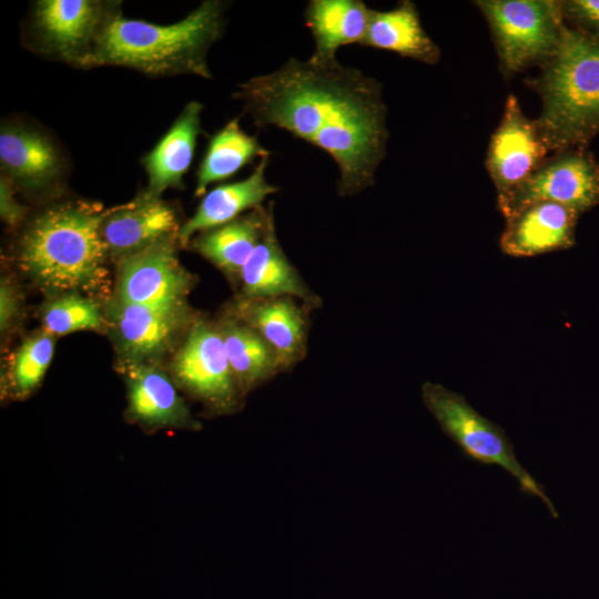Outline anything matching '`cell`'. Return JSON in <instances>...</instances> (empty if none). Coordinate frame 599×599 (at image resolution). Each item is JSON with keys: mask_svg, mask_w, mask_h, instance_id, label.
I'll return each mask as SVG.
<instances>
[{"mask_svg": "<svg viewBox=\"0 0 599 599\" xmlns=\"http://www.w3.org/2000/svg\"><path fill=\"white\" fill-rule=\"evenodd\" d=\"M370 10L361 0H311L305 10V23L315 43L309 59L333 61L341 47L362 44Z\"/></svg>", "mask_w": 599, "mask_h": 599, "instance_id": "cell-24", "label": "cell"}, {"mask_svg": "<svg viewBox=\"0 0 599 599\" xmlns=\"http://www.w3.org/2000/svg\"><path fill=\"white\" fill-rule=\"evenodd\" d=\"M224 8L221 1L206 0L167 26L126 19L110 9L79 67L119 65L154 77L194 74L210 79L207 52L223 32Z\"/></svg>", "mask_w": 599, "mask_h": 599, "instance_id": "cell-3", "label": "cell"}, {"mask_svg": "<svg viewBox=\"0 0 599 599\" xmlns=\"http://www.w3.org/2000/svg\"><path fill=\"white\" fill-rule=\"evenodd\" d=\"M258 140L244 132L238 119L227 122L211 136L196 172L195 196H203L209 185L230 179L256 158H270Z\"/></svg>", "mask_w": 599, "mask_h": 599, "instance_id": "cell-25", "label": "cell"}, {"mask_svg": "<svg viewBox=\"0 0 599 599\" xmlns=\"http://www.w3.org/2000/svg\"><path fill=\"white\" fill-rule=\"evenodd\" d=\"M274 222L273 204L263 205L240 217L195 235L189 245L240 285L241 272Z\"/></svg>", "mask_w": 599, "mask_h": 599, "instance_id": "cell-20", "label": "cell"}, {"mask_svg": "<svg viewBox=\"0 0 599 599\" xmlns=\"http://www.w3.org/2000/svg\"><path fill=\"white\" fill-rule=\"evenodd\" d=\"M16 187L12 182L1 174L0 177V216L10 226L19 225L28 213V207L16 197Z\"/></svg>", "mask_w": 599, "mask_h": 599, "instance_id": "cell-30", "label": "cell"}, {"mask_svg": "<svg viewBox=\"0 0 599 599\" xmlns=\"http://www.w3.org/2000/svg\"><path fill=\"white\" fill-rule=\"evenodd\" d=\"M309 306L292 296L243 298L236 296L226 311L256 331L274 349L285 370L307 352Z\"/></svg>", "mask_w": 599, "mask_h": 599, "instance_id": "cell-15", "label": "cell"}, {"mask_svg": "<svg viewBox=\"0 0 599 599\" xmlns=\"http://www.w3.org/2000/svg\"><path fill=\"white\" fill-rule=\"evenodd\" d=\"M177 387L212 415H231L244 405L216 321L196 317L171 364Z\"/></svg>", "mask_w": 599, "mask_h": 599, "instance_id": "cell-7", "label": "cell"}, {"mask_svg": "<svg viewBox=\"0 0 599 599\" xmlns=\"http://www.w3.org/2000/svg\"><path fill=\"white\" fill-rule=\"evenodd\" d=\"M236 385L245 396L284 372L274 349L229 311L216 319Z\"/></svg>", "mask_w": 599, "mask_h": 599, "instance_id": "cell-23", "label": "cell"}, {"mask_svg": "<svg viewBox=\"0 0 599 599\" xmlns=\"http://www.w3.org/2000/svg\"><path fill=\"white\" fill-rule=\"evenodd\" d=\"M41 323L43 331L52 336L79 331H101L106 325L99 304L74 292L49 301L42 311Z\"/></svg>", "mask_w": 599, "mask_h": 599, "instance_id": "cell-27", "label": "cell"}, {"mask_svg": "<svg viewBox=\"0 0 599 599\" xmlns=\"http://www.w3.org/2000/svg\"><path fill=\"white\" fill-rule=\"evenodd\" d=\"M565 23L599 41V0H561Z\"/></svg>", "mask_w": 599, "mask_h": 599, "instance_id": "cell-28", "label": "cell"}, {"mask_svg": "<svg viewBox=\"0 0 599 599\" xmlns=\"http://www.w3.org/2000/svg\"><path fill=\"white\" fill-rule=\"evenodd\" d=\"M54 338L42 331L28 337L14 352L6 390L16 399L28 398L41 384L53 357Z\"/></svg>", "mask_w": 599, "mask_h": 599, "instance_id": "cell-26", "label": "cell"}, {"mask_svg": "<svg viewBox=\"0 0 599 599\" xmlns=\"http://www.w3.org/2000/svg\"><path fill=\"white\" fill-rule=\"evenodd\" d=\"M550 153L536 119L528 118L517 97L509 94L485 161L497 200L525 181Z\"/></svg>", "mask_w": 599, "mask_h": 599, "instance_id": "cell-10", "label": "cell"}, {"mask_svg": "<svg viewBox=\"0 0 599 599\" xmlns=\"http://www.w3.org/2000/svg\"><path fill=\"white\" fill-rule=\"evenodd\" d=\"M525 82L540 98L536 122L550 152L588 148L599 134V41L565 23L554 57Z\"/></svg>", "mask_w": 599, "mask_h": 599, "instance_id": "cell-4", "label": "cell"}, {"mask_svg": "<svg viewBox=\"0 0 599 599\" xmlns=\"http://www.w3.org/2000/svg\"><path fill=\"white\" fill-rule=\"evenodd\" d=\"M203 104L190 101L169 131L142 160L148 175L144 193L160 199L167 189H181L201 133Z\"/></svg>", "mask_w": 599, "mask_h": 599, "instance_id": "cell-21", "label": "cell"}, {"mask_svg": "<svg viewBox=\"0 0 599 599\" xmlns=\"http://www.w3.org/2000/svg\"><path fill=\"white\" fill-rule=\"evenodd\" d=\"M580 213L551 201L528 203L506 220L501 251L514 257H531L575 245Z\"/></svg>", "mask_w": 599, "mask_h": 599, "instance_id": "cell-16", "label": "cell"}, {"mask_svg": "<svg viewBox=\"0 0 599 599\" xmlns=\"http://www.w3.org/2000/svg\"><path fill=\"white\" fill-rule=\"evenodd\" d=\"M422 399L441 430L468 459L501 467L517 480L524 495L539 498L552 518L559 517L545 487L520 465L514 444L498 424L480 415L463 395L437 383L423 384Z\"/></svg>", "mask_w": 599, "mask_h": 599, "instance_id": "cell-5", "label": "cell"}, {"mask_svg": "<svg viewBox=\"0 0 599 599\" xmlns=\"http://www.w3.org/2000/svg\"><path fill=\"white\" fill-rule=\"evenodd\" d=\"M238 286L236 296L243 298L292 296L311 308L321 304V298L284 253L276 236L275 222L271 223L244 264Z\"/></svg>", "mask_w": 599, "mask_h": 599, "instance_id": "cell-18", "label": "cell"}, {"mask_svg": "<svg viewBox=\"0 0 599 599\" xmlns=\"http://www.w3.org/2000/svg\"><path fill=\"white\" fill-rule=\"evenodd\" d=\"M363 45L395 52L429 65L440 59V49L424 29L416 4L403 0L390 10H370Z\"/></svg>", "mask_w": 599, "mask_h": 599, "instance_id": "cell-22", "label": "cell"}, {"mask_svg": "<svg viewBox=\"0 0 599 599\" xmlns=\"http://www.w3.org/2000/svg\"><path fill=\"white\" fill-rule=\"evenodd\" d=\"M267 163L268 158L260 159L246 179L220 184L206 192L194 214L181 225L177 232L179 244L186 246L195 235L262 206L263 202L278 190L266 179Z\"/></svg>", "mask_w": 599, "mask_h": 599, "instance_id": "cell-19", "label": "cell"}, {"mask_svg": "<svg viewBox=\"0 0 599 599\" xmlns=\"http://www.w3.org/2000/svg\"><path fill=\"white\" fill-rule=\"evenodd\" d=\"M1 174L16 189L31 194L55 190L65 173L62 154L52 140L23 124H6L0 132Z\"/></svg>", "mask_w": 599, "mask_h": 599, "instance_id": "cell-13", "label": "cell"}, {"mask_svg": "<svg viewBox=\"0 0 599 599\" xmlns=\"http://www.w3.org/2000/svg\"><path fill=\"white\" fill-rule=\"evenodd\" d=\"M261 129L275 126L323 150L337 164V191L356 195L374 185L389 138L382 84L337 59L290 58L233 93Z\"/></svg>", "mask_w": 599, "mask_h": 599, "instance_id": "cell-1", "label": "cell"}, {"mask_svg": "<svg viewBox=\"0 0 599 599\" xmlns=\"http://www.w3.org/2000/svg\"><path fill=\"white\" fill-rule=\"evenodd\" d=\"M108 315L125 363H149L164 355L197 317L189 306L129 304L114 297L108 305Z\"/></svg>", "mask_w": 599, "mask_h": 599, "instance_id": "cell-11", "label": "cell"}, {"mask_svg": "<svg viewBox=\"0 0 599 599\" xmlns=\"http://www.w3.org/2000/svg\"><path fill=\"white\" fill-rule=\"evenodd\" d=\"M177 244L173 234L118 261L114 298L148 306H187L194 278L179 260Z\"/></svg>", "mask_w": 599, "mask_h": 599, "instance_id": "cell-9", "label": "cell"}, {"mask_svg": "<svg viewBox=\"0 0 599 599\" xmlns=\"http://www.w3.org/2000/svg\"><path fill=\"white\" fill-rule=\"evenodd\" d=\"M21 297L13 282L2 277L0 283V328L7 333L20 316Z\"/></svg>", "mask_w": 599, "mask_h": 599, "instance_id": "cell-29", "label": "cell"}, {"mask_svg": "<svg viewBox=\"0 0 599 599\" xmlns=\"http://www.w3.org/2000/svg\"><path fill=\"white\" fill-rule=\"evenodd\" d=\"M175 210L144 192L136 199L111 207L101 225L109 256L118 261L133 255L156 241L177 234Z\"/></svg>", "mask_w": 599, "mask_h": 599, "instance_id": "cell-17", "label": "cell"}, {"mask_svg": "<svg viewBox=\"0 0 599 599\" xmlns=\"http://www.w3.org/2000/svg\"><path fill=\"white\" fill-rule=\"evenodd\" d=\"M109 211L83 201L43 210L18 241L20 268L49 294L101 292L109 275L101 225Z\"/></svg>", "mask_w": 599, "mask_h": 599, "instance_id": "cell-2", "label": "cell"}, {"mask_svg": "<svg viewBox=\"0 0 599 599\" xmlns=\"http://www.w3.org/2000/svg\"><path fill=\"white\" fill-rule=\"evenodd\" d=\"M123 369L130 422L149 430L201 428L173 378L163 369L152 362L124 363Z\"/></svg>", "mask_w": 599, "mask_h": 599, "instance_id": "cell-14", "label": "cell"}, {"mask_svg": "<svg viewBox=\"0 0 599 599\" xmlns=\"http://www.w3.org/2000/svg\"><path fill=\"white\" fill-rule=\"evenodd\" d=\"M498 55L499 69L510 79L541 68L556 53L565 27L558 0H477Z\"/></svg>", "mask_w": 599, "mask_h": 599, "instance_id": "cell-6", "label": "cell"}, {"mask_svg": "<svg viewBox=\"0 0 599 599\" xmlns=\"http://www.w3.org/2000/svg\"><path fill=\"white\" fill-rule=\"evenodd\" d=\"M111 4L91 0H41L31 30L40 51L79 67L91 49Z\"/></svg>", "mask_w": 599, "mask_h": 599, "instance_id": "cell-12", "label": "cell"}, {"mask_svg": "<svg viewBox=\"0 0 599 599\" xmlns=\"http://www.w3.org/2000/svg\"><path fill=\"white\" fill-rule=\"evenodd\" d=\"M551 201L580 214L599 204V162L588 148L552 152L519 185L497 200L507 219L535 201Z\"/></svg>", "mask_w": 599, "mask_h": 599, "instance_id": "cell-8", "label": "cell"}]
</instances>
